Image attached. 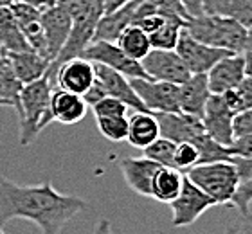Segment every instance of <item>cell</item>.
<instances>
[{
	"mask_svg": "<svg viewBox=\"0 0 252 234\" xmlns=\"http://www.w3.org/2000/svg\"><path fill=\"white\" fill-rule=\"evenodd\" d=\"M87 207V202L74 195L56 191L53 184L18 186L0 175V229L13 218H26L43 234H56Z\"/></svg>",
	"mask_w": 252,
	"mask_h": 234,
	"instance_id": "6da1fadb",
	"label": "cell"
},
{
	"mask_svg": "<svg viewBox=\"0 0 252 234\" xmlns=\"http://www.w3.org/2000/svg\"><path fill=\"white\" fill-rule=\"evenodd\" d=\"M54 89V79L51 76L26 83L20 90L18 103V123H20V144L29 146L34 142L38 134L47 125L53 123V115L49 108L51 92Z\"/></svg>",
	"mask_w": 252,
	"mask_h": 234,
	"instance_id": "7a4b0ae2",
	"label": "cell"
},
{
	"mask_svg": "<svg viewBox=\"0 0 252 234\" xmlns=\"http://www.w3.org/2000/svg\"><path fill=\"white\" fill-rule=\"evenodd\" d=\"M184 27L193 38L211 47H220L231 52H245L247 27L234 18L202 13L198 16H189Z\"/></svg>",
	"mask_w": 252,
	"mask_h": 234,
	"instance_id": "3957f363",
	"label": "cell"
},
{
	"mask_svg": "<svg viewBox=\"0 0 252 234\" xmlns=\"http://www.w3.org/2000/svg\"><path fill=\"white\" fill-rule=\"evenodd\" d=\"M186 177L209 195L216 205L231 203L232 197L238 189L240 177L232 161H216L194 164L186 171Z\"/></svg>",
	"mask_w": 252,
	"mask_h": 234,
	"instance_id": "277c9868",
	"label": "cell"
},
{
	"mask_svg": "<svg viewBox=\"0 0 252 234\" xmlns=\"http://www.w3.org/2000/svg\"><path fill=\"white\" fill-rule=\"evenodd\" d=\"M168 205L171 207V224L175 227H188V225H193L207 209L215 207L216 203L196 184L184 177L182 189Z\"/></svg>",
	"mask_w": 252,
	"mask_h": 234,
	"instance_id": "5b68a950",
	"label": "cell"
},
{
	"mask_svg": "<svg viewBox=\"0 0 252 234\" xmlns=\"http://www.w3.org/2000/svg\"><path fill=\"white\" fill-rule=\"evenodd\" d=\"M130 83L150 112H180L177 83L152 78H130Z\"/></svg>",
	"mask_w": 252,
	"mask_h": 234,
	"instance_id": "8992f818",
	"label": "cell"
},
{
	"mask_svg": "<svg viewBox=\"0 0 252 234\" xmlns=\"http://www.w3.org/2000/svg\"><path fill=\"white\" fill-rule=\"evenodd\" d=\"M81 56L90 60L92 63H101L105 67H110L117 72L125 74L126 78H148L142 70L141 62L130 58L116 42L108 40H94L87 45Z\"/></svg>",
	"mask_w": 252,
	"mask_h": 234,
	"instance_id": "52a82bcc",
	"label": "cell"
},
{
	"mask_svg": "<svg viewBox=\"0 0 252 234\" xmlns=\"http://www.w3.org/2000/svg\"><path fill=\"white\" fill-rule=\"evenodd\" d=\"M175 51L182 58V62L186 63V67L189 68L191 74H207L209 68L213 67L216 62H220L221 58H225L227 54H231V51H227V49L211 47V45H207V43L193 38L186 31V27L182 29V33H180L179 43L175 47Z\"/></svg>",
	"mask_w": 252,
	"mask_h": 234,
	"instance_id": "ba28073f",
	"label": "cell"
},
{
	"mask_svg": "<svg viewBox=\"0 0 252 234\" xmlns=\"http://www.w3.org/2000/svg\"><path fill=\"white\" fill-rule=\"evenodd\" d=\"M142 70L148 78L169 81V83L180 85L182 81L191 76L189 68L182 62V58L177 54V51L168 49H152L146 56L141 60Z\"/></svg>",
	"mask_w": 252,
	"mask_h": 234,
	"instance_id": "9c48e42d",
	"label": "cell"
},
{
	"mask_svg": "<svg viewBox=\"0 0 252 234\" xmlns=\"http://www.w3.org/2000/svg\"><path fill=\"white\" fill-rule=\"evenodd\" d=\"M234 115L236 114L229 108L221 94H211L202 114V125L205 128V134L221 144L229 146L234 140V128H232Z\"/></svg>",
	"mask_w": 252,
	"mask_h": 234,
	"instance_id": "30bf717a",
	"label": "cell"
},
{
	"mask_svg": "<svg viewBox=\"0 0 252 234\" xmlns=\"http://www.w3.org/2000/svg\"><path fill=\"white\" fill-rule=\"evenodd\" d=\"M94 81V63L83 56H76L63 62L54 72V85L56 87L68 90V92L79 94V96H83Z\"/></svg>",
	"mask_w": 252,
	"mask_h": 234,
	"instance_id": "8fae6325",
	"label": "cell"
},
{
	"mask_svg": "<svg viewBox=\"0 0 252 234\" xmlns=\"http://www.w3.org/2000/svg\"><path fill=\"white\" fill-rule=\"evenodd\" d=\"M245 79V54L231 52L216 62L207 72L211 94H225Z\"/></svg>",
	"mask_w": 252,
	"mask_h": 234,
	"instance_id": "7c38bea8",
	"label": "cell"
},
{
	"mask_svg": "<svg viewBox=\"0 0 252 234\" xmlns=\"http://www.w3.org/2000/svg\"><path fill=\"white\" fill-rule=\"evenodd\" d=\"M158 121L160 135L173 142L194 140L205 128L202 125V117L186 112H153Z\"/></svg>",
	"mask_w": 252,
	"mask_h": 234,
	"instance_id": "4fadbf2b",
	"label": "cell"
},
{
	"mask_svg": "<svg viewBox=\"0 0 252 234\" xmlns=\"http://www.w3.org/2000/svg\"><path fill=\"white\" fill-rule=\"evenodd\" d=\"M42 27L45 43H47L49 60L53 62L70 34L72 16L68 15L67 11H63L60 5H49V7L42 9Z\"/></svg>",
	"mask_w": 252,
	"mask_h": 234,
	"instance_id": "5bb4252c",
	"label": "cell"
},
{
	"mask_svg": "<svg viewBox=\"0 0 252 234\" xmlns=\"http://www.w3.org/2000/svg\"><path fill=\"white\" fill-rule=\"evenodd\" d=\"M117 166L131 191L141 197L152 198V178L160 164L153 162L148 157H123L119 159Z\"/></svg>",
	"mask_w": 252,
	"mask_h": 234,
	"instance_id": "9a60e30c",
	"label": "cell"
},
{
	"mask_svg": "<svg viewBox=\"0 0 252 234\" xmlns=\"http://www.w3.org/2000/svg\"><path fill=\"white\" fill-rule=\"evenodd\" d=\"M49 108H51L53 121H58L62 125H76L85 119V115L89 112V104L85 103L83 96L68 92L54 85Z\"/></svg>",
	"mask_w": 252,
	"mask_h": 234,
	"instance_id": "2e32d148",
	"label": "cell"
},
{
	"mask_svg": "<svg viewBox=\"0 0 252 234\" xmlns=\"http://www.w3.org/2000/svg\"><path fill=\"white\" fill-rule=\"evenodd\" d=\"M94 70L95 79L99 81L101 87L105 89V92L108 96H114V98L125 101L131 110H146L144 103L139 99V96L131 87L130 78H126L125 74L117 72V70H114L110 67H105L101 63H94Z\"/></svg>",
	"mask_w": 252,
	"mask_h": 234,
	"instance_id": "e0dca14e",
	"label": "cell"
},
{
	"mask_svg": "<svg viewBox=\"0 0 252 234\" xmlns=\"http://www.w3.org/2000/svg\"><path fill=\"white\" fill-rule=\"evenodd\" d=\"M141 0H128L125 5L110 11V13H103L99 18L97 26H95L94 40H108V42H116L117 36L125 31L126 27L133 24V16L139 7ZM92 40V42H94Z\"/></svg>",
	"mask_w": 252,
	"mask_h": 234,
	"instance_id": "ac0fdd59",
	"label": "cell"
},
{
	"mask_svg": "<svg viewBox=\"0 0 252 234\" xmlns=\"http://www.w3.org/2000/svg\"><path fill=\"white\" fill-rule=\"evenodd\" d=\"M211 90L207 83V74H191L186 81L179 85L180 112L202 117Z\"/></svg>",
	"mask_w": 252,
	"mask_h": 234,
	"instance_id": "d6986e66",
	"label": "cell"
},
{
	"mask_svg": "<svg viewBox=\"0 0 252 234\" xmlns=\"http://www.w3.org/2000/svg\"><path fill=\"white\" fill-rule=\"evenodd\" d=\"M157 137H160V128L155 114L150 110H133L131 117H128L126 140L137 150H144Z\"/></svg>",
	"mask_w": 252,
	"mask_h": 234,
	"instance_id": "ffe728a7",
	"label": "cell"
},
{
	"mask_svg": "<svg viewBox=\"0 0 252 234\" xmlns=\"http://www.w3.org/2000/svg\"><path fill=\"white\" fill-rule=\"evenodd\" d=\"M9 58L11 65L15 68V74L18 76L22 83H31L36 79L43 78L47 74V68L51 65L47 58L34 52L32 49L27 51H16V52H5Z\"/></svg>",
	"mask_w": 252,
	"mask_h": 234,
	"instance_id": "44dd1931",
	"label": "cell"
},
{
	"mask_svg": "<svg viewBox=\"0 0 252 234\" xmlns=\"http://www.w3.org/2000/svg\"><path fill=\"white\" fill-rule=\"evenodd\" d=\"M186 173L173 166H158L152 178V198L160 203L173 202L182 189Z\"/></svg>",
	"mask_w": 252,
	"mask_h": 234,
	"instance_id": "7402d4cb",
	"label": "cell"
},
{
	"mask_svg": "<svg viewBox=\"0 0 252 234\" xmlns=\"http://www.w3.org/2000/svg\"><path fill=\"white\" fill-rule=\"evenodd\" d=\"M0 49L2 52H16L31 49L16 22L9 4L0 5Z\"/></svg>",
	"mask_w": 252,
	"mask_h": 234,
	"instance_id": "603a6c76",
	"label": "cell"
},
{
	"mask_svg": "<svg viewBox=\"0 0 252 234\" xmlns=\"http://www.w3.org/2000/svg\"><path fill=\"white\" fill-rule=\"evenodd\" d=\"M204 13L229 16L245 27L252 26V0H204Z\"/></svg>",
	"mask_w": 252,
	"mask_h": 234,
	"instance_id": "cb8c5ba5",
	"label": "cell"
},
{
	"mask_svg": "<svg viewBox=\"0 0 252 234\" xmlns=\"http://www.w3.org/2000/svg\"><path fill=\"white\" fill-rule=\"evenodd\" d=\"M22 87L24 83L15 74V68L11 65L7 54L2 52L0 54V99L4 101L5 106H13L15 110H18Z\"/></svg>",
	"mask_w": 252,
	"mask_h": 234,
	"instance_id": "d4e9b609",
	"label": "cell"
},
{
	"mask_svg": "<svg viewBox=\"0 0 252 234\" xmlns=\"http://www.w3.org/2000/svg\"><path fill=\"white\" fill-rule=\"evenodd\" d=\"M116 43L121 47L128 56L137 60V62H141L142 58L152 51V43H150L148 33H144L141 27L135 26V24H130V26L126 27L125 31L117 36Z\"/></svg>",
	"mask_w": 252,
	"mask_h": 234,
	"instance_id": "484cf974",
	"label": "cell"
},
{
	"mask_svg": "<svg viewBox=\"0 0 252 234\" xmlns=\"http://www.w3.org/2000/svg\"><path fill=\"white\" fill-rule=\"evenodd\" d=\"M186 20L184 18H179V16H171L164 22L162 26L158 27L157 31H153L150 36V43H152V49H168V51H173L177 43H179L180 33L184 29Z\"/></svg>",
	"mask_w": 252,
	"mask_h": 234,
	"instance_id": "4316f807",
	"label": "cell"
},
{
	"mask_svg": "<svg viewBox=\"0 0 252 234\" xmlns=\"http://www.w3.org/2000/svg\"><path fill=\"white\" fill-rule=\"evenodd\" d=\"M196 150H198V164L204 162H216V161H231V151L229 146L221 144L218 140H215L207 134H200L194 140H191Z\"/></svg>",
	"mask_w": 252,
	"mask_h": 234,
	"instance_id": "83f0119b",
	"label": "cell"
},
{
	"mask_svg": "<svg viewBox=\"0 0 252 234\" xmlns=\"http://www.w3.org/2000/svg\"><path fill=\"white\" fill-rule=\"evenodd\" d=\"M146 13H162L166 16H179V18H184V20L189 18L180 0H141L133 20L137 16L146 15Z\"/></svg>",
	"mask_w": 252,
	"mask_h": 234,
	"instance_id": "f1b7e54d",
	"label": "cell"
},
{
	"mask_svg": "<svg viewBox=\"0 0 252 234\" xmlns=\"http://www.w3.org/2000/svg\"><path fill=\"white\" fill-rule=\"evenodd\" d=\"M99 134L112 142L126 140L128 135V115H103L95 117Z\"/></svg>",
	"mask_w": 252,
	"mask_h": 234,
	"instance_id": "f546056e",
	"label": "cell"
},
{
	"mask_svg": "<svg viewBox=\"0 0 252 234\" xmlns=\"http://www.w3.org/2000/svg\"><path fill=\"white\" fill-rule=\"evenodd\" d=\"M175 150H177V142L166 139V137H157L152 144L144 148V157L152 159L160 166H173L175 167Z\"/></svg>",
	"mask_w": 252,
	"mask_h": 234,
	"instance_id": "4dcf8cb0",
	"label": "cell"
},
{
	"mask_svg": "<svg viewBox=\"0 0 252 234\" xmlns=\"http://www.w3.org/2000/svg\"><path fill=\"white\" fill-rule=\"evenodd\" d=\"M221 96H223V99L229 104V108L234 114H240V112H245V110H252V83L247 78L243 79L238 87L227 90Z\"/></svg>",
	"mask_w": 252,
	"mask_h": 234,
	"instance_id": "1f68e13d",
	"label": "cell"
},
{
	"mask_svg": "<svg viewBox=\"0 0 252 234\" xmlns=\"http://www.w3.org/2000/svg\"><path fill=\"white\" fill-rule=\"evenodd\" d=\"M198 164V150L191 140H182L177 142V150H175V167L180 171H188L189 167Z\"/></svg>",
	"mask_w": 252,
	"mask_h": 234,
	"instance_id": "d6a6232c",
	"label": "cell"
},
{
	"mask_svg": "<svg viewBox=\"0 0 252 234\" xmlns=\"http://www.w3.org/2000/svg\"><path fill=\"white\" fill-rule=\"evenodd\" d=\"M90 108H92L94 117H103V115H126L130 106L121 99L114 98V96H105L97 103L92 104Z\"/></svg>",
	"mask_w": 252,
	"mask_h": 234,
	"instance_id": "836d02e7",
	"label": "cell"
},
{
	"mask_svg": "<svg viewBox=\"0 0 252 234\" xmlns=\"http://www.w3.org/2000/svg\"><path fill=\"white\" fill-rule=\"evenodd\" d=\"M231 203L240 211V214H249L251 213V203H252V177L247 180H242L238 184V189L232 197Z\"/></svg>",
	"mask_w": 252,
	"mask_h": 234,
	"instance_id": "e575fe53",
	"label": "cell"
},
{
	"mask_svg": "<svg viewBox=\"0 0 252 234\" xmlns=\"http://www.w3.org/2000/svg\"><path fill=\"white\" fill-rule=\"evenodd\" d=\"M229 151L236 157H252V134L234 137V140L229 144Z\"/></svg>",
	"mask_w": 252,
	"mask_h": 234,
	"instance_id": "d590c367",
	"label": "cell"
},
{
	"mask_svg": "<svg viewBox=\"0 0 252 234\" xmlns=\"http://www.w3.org/2000/svg\"><path fill=\"white\" fill-rule=\"evenodd\" d=\"M56 5H60L63 11H67L72 18H78L79 15H83L85 11L89 9L92 0H56Z\"/></svg>",
	"mask_w": 252,
	"mask_h": 234,
	"instance_id": "8d00e7d4",
	"label": "cell"
},
{
	"mask_svg": "<svg viewBox=\"0 0 252 234\" xmlns=\"http://www.w3.org/2000/svg\"><path fill=\"white\" fill-rule=\"evenodd\" d=\"M232 128H234V137L243 135V134H252V110H245V112L234 115Z\"/></svg>",
	"mask_w": 252,
	"mask_h": 234,
	"instance_id": "74e56055",
	"label": "cell"
},
{
	"mask_svg": "<svg viewBox=\"0 0 252 234\" xmlns=\"http://www.w3.org/2000/svg\"><path fill=\"white\" fill-rule=\"evenodd\" d=\"M231 161L234 162V166H236L240 182H242V180H247V178L252 177V157H236V155H232Z\"/></svg>",
	"mask_w": 252,
	"mask_h": 234,
	"instance_id": "f35d334b",
	"label": "cell"
},
{
	"mask_svg": "<svg viewBox=\"0 0 252 234\" xmlns=\"http://www.w3.org/2000/svg\"><path fill=\"white\" fill-rule=\"evenodd\" d=\"M105 96H108V94L105 92V89L101 87V83L95 79L94 83L90 85L89 89H87V92L83 94V99H85V103L89 104V106H92L94 103H97L101 98H105Z\"/></svg>",
	"mask_w": 252,
	"mask_h": 234,
	"instance_id": "ab89813d",
	"label": "cell"
},
{
	"mask_svg": "<svg viewBox=\"0 0 252 234\" xmlns=\"http://www.w3.org/2000/svg\"><path fill=\"white\" fill-rule=\"evenodd\" d=\"M189 16H198L204 13V0H180Z\"/></svg>",
	"mask_w": 252,
	"mask_h": 234,
	"instance_id": "60d3db41",
	"label": "cell"
},
{
	"mask_svg": "<svg viewBox=\"0 0 252 234\" xmlns=\"http://www.w3.org/2000/svg\"><path fill=\"white\" fill-rule=\"evenodd\" d=\"M229 231H234V233H252V213L243 214L242 225H236Z\"/></svg>",
	"mask_w": 252,
	"mask_h": 234,
	"instance_id": "b9f144b4",
	"label": "cell"
},
{
	"mask_svg": "<svg viewBox=\"0 0 252 234\" xmlns=\"http://www.w3.org/2000/svg\"><path fill=\"white\" fill-rule=\"evenodd\" d=\"M101 2H103V11H105V13H110V11L125 5L128 0H101Z\"/></svg>",
	"mask_w": 252,
	"mask_h": 234,
	"instance_id": "7bdbcfd3",
	"label": "cell"
},
{
	"mask_svg": "<svg viewBox=\"0 0 252 234\" xmlns=\"http://www.w3.org/2000/svg\"><path fill=\"white\" fill-rule=\"evenodd\" d=\"M245 78L252 83V51H245Z\"/></svg>",
	"mask_w": 252,
	"mask_h": 234,
	"instance_id": "ee69618b",
	"label": "cell"
},
{
	"mask_svg": "<svg viewBox=\"0 0 252 234\" xmlns=\"http://www.w3.org/2000/svg\"><path fill=\"white\" fill-rule=\"evenodd\" d=\"M22 2H27V4L36 5V7H40V9H45V7H49V5H54V2H56V0H22Z\"/></svg>",
	"mask_w": 252,
	"mask_h": 234,
	"instance_id": "f6af8a7d",
	"label": "cell"
},
{
	"mask_svg": "<svg viewBox=\"0 0 252 234\" xmlns=\"http://www.w3.org/2000/svg\"><path fill=\"white\" fill-rule=\"evenodd\" d=\"M245 51H252V26L247 27V42H245Z\"/></svg>",
	"mask_w": 252,
	"mask_h": 234,
	"instance_id": "bcb514c9",
	"label": "cell"
},
{
	"mask_svg": "<svg viewBox=\"0 0 252 234\" xmlns=\"http://www.w3.org/2000/svg\"><path fill=\"white\" fill-rule=\"evenodd\" d=\"M13 0H0V5H7V4H11Z\"/></svg>",
	"mask_w": 252,
	"mask_h": 234,
	"instance_id": "7dc6e473",
	"label": "cell"
},
{
	"mask_svg": "<svg viewBox=\"0 0 252 234\" xmlns=\"http://www.w3.org/2000/svg\"><path fill=\"white\" fill-rule=\"evenodd\" d=\"M0 106H5V104H4V101H2V99H0Z\"/></svg>",
	"mask_w": 252,
	"mask_h": 234,
	"instance_id": "c3c4849f",
	"label": "cell"
},
{
	"mask_svg": "<svg viewBox=\"0 0 252 234\" xmlns=\"http://www.w3.org/2000/svg\"><path fill=\"white\" fill-rule=\"evenodd\" d=\"M0 54H2V49H0Z\"/></svg>",
	"mask_w": 252,
	"mask_h": 234,
	"instance_id": "681fc988",
	"label": "cell"
},
{
	"mask_svg": "<svg viewBox=\"0 0 252 234\" xmlns=\"http://www.w3.org/2000/svg\"><path fill=\"white\" fill-rule=\"evenodd\" d=\"M0 233H2V229H0Z\"/></svg>",
	"mask_w": 252,
	"mask_h": 234,
	"instance_id": "f907efd6",
	"label": "cell"
}]
</instances>
